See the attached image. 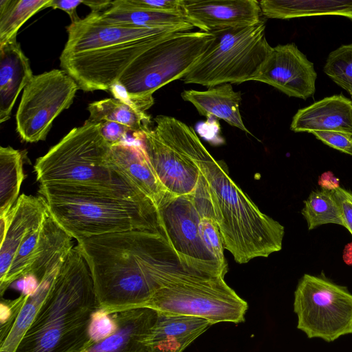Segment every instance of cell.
<instances>
[{
  "instance_id": "obj_1",
  "label": "cell",
  "mask_w": 352,
  "mask_h": 352,
  "mask_svg": "<svg viewBox=\"0 0 352 352\" xmlns=\"http://www.w3.org/2000/svg\"><path fill=\"white\" fill-rule=\"evenodd\" d=\"M77 241L99 308L109 314L144 307L172 272L188 265L160 232L134 230Z\"/></svg>"
},
{
  "instance_id": "obj_2",
  "label": "cell",
  "mask_w": 352,
  "mask_h": 352,
  "mask_svg": "<svg viewBox=\"0 0 352 352\" xmlns=\"http://www.w3.org/2000/svg\"><path fill=\"white\" fill-rule=\"evenodd\" d=\"M68 38L60 65L85 91H109L142 53L173 32L113 23L91 12L67 27Z\"/></svg>"
},
{
  "instance_id": "obj_3",
  "label": "cell",
  "mask_w": 352,
  "mask_h": 352,
  "mask_svg": "<svg viewBox=\"0 0 352 352\" xmlns=\"http://www.w3.org/2000/svg\"><path fill=\"white\" fill-rule=\"evenodd\" d=\"M98 308L89 265L77 245L15 352H81L89 342L91 316Z\"/></svg>"
},
{
  "instance_id": "obj_4",
  "label": "cell",
  "mask_w": 352,
  "mask_h": 352,
  "mask_svg": "<svg viewBox=\"0 0 352 352\" xmlns=\"http://www.w3.org/2000/svg\"><path fill=\"white\" fill-rule=\"evenodd\" d=\"M195 161L205 184L224 248L240 264L282 249L285 228L262 212L201 143Z\"/></svg>"
},
{
  "instance_id": "obj_5",
  "label": "cell",
  "mask_w": 352,
  "mask_h": 352,
  "mask_svg": "<svg viewBox=\"0 0 352 352\" xmlns=\"http://www.w3.org/2000/svg\"><path fill=\"white\" fill-rule=\"evenodd\" d=\"M40 186L108 187L142 193L116 166L100 122L72 129L34 166Z\"/></svg>"
},
{
  "instance_id": "obj_6",
  "label": "cell",
  "mask_w": 352,
  "mask_h": 352,
  "mask_svg": "<svg viewBox=\"0 0 352 352\" xmlns=\"http://www.w3.org/2000/svg\"><path fill=\"white\" fill-rule=\"evenodd\" d=\"M144 307L158 311L201 318L212 324L245 321L248 303L226 283L187 266L173 272Z\"/></svg>"
},
{
  "instance_id": "obj_7",
  "label": "cell",
  "mask_w": 352,
  "mask_h": 352,
  "mask_svg": "<svg viewBox=\"0 0 352 352\" xmlns=\"http://www.w3.org/2000/svg\"><path fill=\"white\" fill-rule=\"evenodd\" d=\"M45 200L54 219L76 240L134 230L161 233L158 210L151 201L114 197Z\"/></svg>"
},
{
  "instance_id": "obj_8",
  "label": "cell",
  "mask_w": 352,
  "mask_h": 352,
  "mask_svg": "<svg viewBox=\"0 0 352 352\" xmlns=\"http://www.w3.org/2000/svg\"><path fill=\"white\" fill-rule=\"evenodd\" d=\"M265 28L261 20L248 27L209 32L214 35L213 41L182 80L185 84L208 87L252 80L272 49L266 38Z\"/></svg>"
},
{
  "instance_id": "obj_9",
  "label": "cell",
  "mask_w": 352,
  "mask_h": 352,
  "mask_svg": "<svg viewBox=\"0 0 352 352\" xmlns=\"http://www.w3.org/2000/svg\"><path fill=\"white\" fill-rule=\"evenodd\" d=\"M213 40L211 32L170 33L135 58L118 81L133 97L154 102L153 94L173 80H182Z\"/></svg>"
},
{
  "instance_id": "obj_10",
  "label": "cell",
  "mask_w": 352,
  "mask_h": 352,
  "mask_svg": "<svg viewBox=\"0 0 352 352\" xmlns=\"http://www.w3.org/2000/svg\"><path fill=\"white\" fill-rule=\"evenodd\" d=\"M153 121L155 127L142 138L149 161L172 195L190 197L200 179L195 155L201 141L192 127L174 117L159 115Z\"/></svg>"
},
{
  "instance_id": "obj_11",
  "label": "cell",
  "mask_w": 352,
  "mask_h": 352,
  "mask_svg": "<svg viewBox=\"0 0 352 352\" xmlns=\"http://www.w3.org/2000/svg\"><path fill=\"white\" fill-rule=\"evenodd\" d=\"M297 328L327 342L352 334V294L324 276L305 274L294 292Z\"/></svg>"
},
{
  "instance_id": "obj_12",
  "label": "cell",
  "mask_w": 352,
  "mask_h": 352,
  "mask_svg": "<svg viewBox=\"0 0 352 352\" xmlns=\"http://www.w3.org/2000/svg\"><path fill=\"white\" fill-rule=\"evenodd\" d=\"M79 87L63 69L34 76L16 113V131L27 142L45 140L56 117L73 103Z\"/></svg>"
},
{
  "instance_id": "obj_13",
  "label": "cell",
  "mask_w": 352,
  "mask_h": 352,
  "mask_svg": "<svg viewBox=\"0 0 352 352\" xmlns=\"http://www.w3.org/2000/svg\"><path fill=\"white\" fill-rule=\"evenodd\" d=\"M162 234L189 267L215 276L228 272L205 245L200 233L201 214L189 197L172 196L157 208Z\"/></svg>"
},
{
  "instance_id": "obj_14",
  "label": "cell",
  "mask_w": 352,
  "mask_h": 352,
  "mask_svg": "<svg viewBox=\"0 0 352 352\" xmlns=\"http://www.w3.org/2000/svg\"><path fill=\"white\" fill-rule=\"evenodd\" d=\"M316 78L314 63L292 43L272 47L252 80L270 85L289 97L307 100L315 94Z\"/></svg>"
},
{
  "instance_id": "obj_15",
  "label": "cell",
  "mask_w": 352,
  "mask_h": 352,
  "mask_svg": "<svg viewBox=\"0 0 352 352\" xmlns=\"http://www.w3.org/2000/svg\"><path fill=\"white\" fill-rule=\"evenodd\" d=\"M181 6L190 23L206 32L248 27L262 20L256 0H181Z\"/></svg>"
},
{
  "instance_id": "obj_16",
  "label": "cell",
  "mask_w": 352,
  "mask_h": 352,
  "mask_svg": "<svg viewBox=\"0 0 352 352\" xmlns=\"http://www.w3.org/2000/svg\"><path fill=\"white\" fill-rule=\"evenodd\" d=\"M116 331L81 352H149L146 340L155 324L157 311L139 307L113 314Z\"/></svg>"
},
{
  "instance_id": "obj_17",
  "label": "cell",
  "mask_w": 352,
  "mask_h": 352,
  "mask_svg": "<svg viewBox=\"0 0 352 352\" xmlns=\"http://www.w3.org/2000/svg\"><path fill=\"white\" fill-rule=\"evenodd\" d=\"M47 210V203L41 195L19 197L12 208L8 230L0 241V281L6 278L20 245L41 225Z\"/></svg>"
},
{
  "instance_id": "obj_18",
  "label": "cell",
  "mask_w": 352,
  "mask_h": 352,
  "mask_svg": "<svg viewBox=\"0 0 352 352\" xmlns=\"http://www.w3.org/2000/svg\"><path fill=\"white\" fill-rule=\"evenodd\" d=\"M111 158L118 169L157 208L173 196L157 177L144 146L126 142L113 145Z\"/></svg>"
},
{
  "instance_id": "obj_19",
  "label": "cell",
  "mask_w": 352,
  "mask_h": 352,
  "mask_svg": "<svg viewBox=\"0 0 352 352\" xmlns=\"http://www.w3.org/2000/svg\"><path fill=\"white\" fill-rule=\"evenodd\" d=\"M294 132L339 131L352 135V100L342 94L324 98L300 109L294 116Z\"/></svg>"
},
{
  "instance_id": "obj_20",
  "label": "cell",
  "mask_w": 352,
  "mask_h": 352,
  "mask_svg": "<svg viewBox=\"0 0 352 352\" xmlns=\"http://www.w3.org/2000/svg\"><path fill=\"white\" fill-rule=\"evenodd\" d=\"M212 325L201 318L157 311L146 344L149 352H183Z\"/></svg>"
},
{
  "instance_id": "obj_21",
  "label": "cell",
  "mask_w": 352,
  "mask_h": 352,
  "mask_svg": "<svg viewBox=\"0 0 352 352\" xmlns=\"http://www.w3.org/2000/svg\"><path fill=\"white\" fill-rule=\"evenodd\" d=\"M29 59L16 39L0 47V122L10 118L16 99L33 78Z\"/></svg>"
},
{
  "instance_id": "obj_22",
  "label": "cell",
  "mask_w": 352,
  "mask_h": 352,
  "mask_svg": "<svg viewBox=\"0 0 352 352\" xmlns=\"http://www.w3.org/2000/svg\"><path fill=\"white\" fill-rule=\"evenodd\" d=\"M72 239L48 208L41 226L34 260L26 276L34 278L39 284L46 276L60 268L74 248Z\"/></svg>"
},
{
  "instance_id": "obj_23",
  "label": "cell",
  "mask_w": 352,
  "mask_h": 352,
  "mask_svg": "<svg viewBox=\"0 0 352 352\" xmlns=\"http://www.w3.org/2000/svg\"><path fill=\"white\" fill-rule=\"evenodd\" d=\"M181 96L193 104L201 115L222 119L230 126L252 134L241 118V92L235 91L230 83L208 87L206 91L184 90Z\"/></svg>"
},
{
  "instance_id": "obj_24",
  "label": "cell",
  "mask_w": 352,
  "mask_h": 352,
  "mask_svg": "<svg viewBox=\"0 0 352 352\" xmlns=\"http://www.w3.org/2000/svg\"><path fill=\"white\" fill-rule=\"evenodd\" d=\"M262 16L289 19L316 16H340L352 21V0H262Z\"/></svg>"
},
{
  "instance_id": "obj_25",
  "label": "cell",
  "mask_w": 352,
  "mask_h": 352,
  "mask_svg": "<svg viewBox=\"0 0 352 352\" xmlns=\"http://www.w3.org/2000/svg\"><path fill=\"white\" fill-rule=\"evenodd\" d=\"M102 12L107 19L118 23L177 32H187L194 28L184 13L138 8L128 4L124 0L112 1L111 6Z\"/></svg>"
},
{
  "instance_id": "obj_26",
  "label": "cell",
  "mask_w": 352,
  "mask_h": 352,
  "mask_svg": "<svg viewBox=\"0 0 352 352\" xmlns=\"http://www.w3.org/2000/svg\"><path fill=\"white\" fill-rule=\"evenodd\" d=\"M60 268L46 276L27 298L6 338L0 342V352H15L47 296Z\"/></svg>"
},
{
  "instance_id": "obj_27",
  "label": "cell",
  "mask_w": 352,
  "mask_h": 352,
  "mask_svg": "<svg viewBox=\"0 0 352 352\" xmlns=\"http://www.w3.org/2000/svg\"><path fill=\"white\" fill-rule=\"evenodd\" d=\"M89 120L96 122H113L128 128L137 137L143 138L150 129V116L116 98H106L89 104Z\"/></svg>"
},
{
  "instance_id": "obj_28",
  "label": "cell",
  "mask_w": 352,
  "mask_h": 352,
  "mask_svg": "<svg viewBox=\"0 0 352 352\" xmlns=\"http://www.w3.org/2000/svg\"><path fill=\"white\" fill-rule=\"evenodd\" d=\"M25 154L11 146L0 148V216L15 204L25 179L23 165Z\"/></svg>"
},
{
  "instance_id": "obj_29",
  "label": "cell",
  "mask_w": 352,
  "mask_h": 352,
  "mask_svg": "<svg viewBox=\"0 0 352 352\" xmlns=\"http://www.w3.org/2000/svg\"><path fill=\"white\" fill-rule=\"evenodd\" d=\"M52 0H0V47L16 39L21 26Z\"/></svg>"
},
{
  "instance_id": "obj_30",
  "label": "cell",
  "mask_w": 352,
  "mask_h": 352,
  "mask_svg": "<svg viewBox=\"0 0 352 352\" xmlns=\"http://www.w3.org/2000/svg\"><path fill=\"white\" fill-rule=\"evenodd\" d=\"M302 214L309 230L329 223L345 227L343 214L333 190L321 188L311 191L304 201Z\"/></svg>"
},
{
  "instance_id": "obj_31",
  "label": "cell",
  "mask_w": 352,
  "mask_h": 352,
  "mask_svg": "<svg viewBox=\"0 0 352 352\" xmlns=\"http://www.w3.org/2000/svg\"><path fill=\"white\" fill-rule=\"evenodd\" d=\"M324 72L352 96V43L342 45L329 53Z\"/></svg>"
},
{
  "instance_id": "obj_32",
  "label": "cell",
  "mask_w": 352,
  "mask_h": 352,
  "mask_svg": "<svg viewBox=\"0 0 352 352\" xmlns=\"http://www.w3.org/2000/svg\"><path fill=\"white\" fill-rule=\"evenodd\" d=\"M199 230L201 239L209 252L223 268L228 270V263L223 253L225 248L214 219L201 215Z\"/></svg>"
},
{
  "instance_id": "obj_33",
  "label": "cell",
  "mask_w": 352,
  "mask_h": 352,
  "mask_svg": "<svg viewBox=\"0 0 352 352\" xmlns=\"http://www.w3.org/2000/svg\"><path fill=\"white\" fill-rule=\"evenodd\" d=\"M116 329L117 324L113 315L98 308L91 316L89 327L90 340L87 347L107 338L113 334Z\"/></svg>"
},
{
  "instance_id": "obj_34",
  "label": "cell",
  "mask_w": 352,
  "mask_h": 352,
  "mask_svg": "<svg viewBox=\"0 0 352 352\" xmlns=\"http://www.w3.org/2000/svg\"><path fill=\"white\" fill-rule=\"evenodd\" d=\"M27 296L21 294L12 300L1 301L0 305V342L3 341L10 332L16 316L24 304Z\"/></svg>"
},
{
  "instance_id": "obj_35",
  "label": "cell",
  "mask_w": 352,
  "mask_h": 352,
  "mask_svg": "<svg viewBox=\"0 0 352 352\" xmlns=\"http://www.w3.org/2000/svg\"><path fill=\"white\" fill-rule=\"evenodd\" d=\"M324 144L352 155V135L339 131H316L312 133Z\"/></svg>"
},
{
  "instance_id": "obj_36",
  "label": "cell",
  "mask_w": 352,
  "mask_h": 352,
  "mask_svg": "<svg viewBox=\"0 0 352 352\" xmlns=\"http://www.w3.org/2000/svg\"><path fill=\"white\" fill-rule=\"evenodd\" d=\"M109 91L111 92L114 98L141 113H146V111L154 104L153 102L145 101L133 97L118 80L111 86Z\"/></svg>"
},
{
  "instance_id": "obj_37",
  "label": "cell",
  "mask_w": 352,
  "mask_h": 352,
  "mask_svg": "<svg viewBox=\"0 0 352 352\" xmlns=\"http://www.w3.org/2000/svg\"><path fill=\"white\" fill-rule=\"evenodd\" d=\"M131 6L170 12L184 13L181 0H124Z\"/></svg>"
},
{
  "instance_id": "obj_38",
  "label": "cell",
  "mask_w": 352,
  "mask_h": 352,
  "mask_svg": "<svg viewBox=\"0 0 352 352\" xmlns=\"http://www.w3.org/2000/svg\"><path fill=\"white\" fill-rule=\"evenodd\" d=\"M100 127L103 137L111 146L125 142L127 133L131 131L126 126L113 122H101Z\"/></svg>"
},
{
  "instance_id": "obj_39",
  "label": "cell",
  "mask_w": 352,
  "mask_h": 352,
  "mask_svg": "<svg viewBox=\"0 0 352 352\" xmlns=\"http://www.w3.org/2000/svg\"><path fill=\"white\" fill-rule=\"evenodd\" d=\"M333 191L343 214L344 228L352 235V192L342 187H339Z\"/></svg>"
},
{
  "instance_id": "obj_40",
  "label": "cell",
  "mask_w": 352,
  "mask_h": 352,
  "mask_svg": "<svg viewBox=\"0 0 352 352\" xmlns=\"http://www.w3.org/2000/svg\"><path fill=\"white\" fill-rule=\"evenodd\" d=\"M82 2L83 0H52L50 7L67 12L71 19V23H73L80 19L76 13V8Z\"/></svg>"
},
{
  "instance_id": "obj_41",
  "label": "cell",
  "mask_w": 352,
  "mask_h": 352,
  "mask_svg": "<svg viewBox=\"0 0 352 352\" xmlns=\"http://www.w3.org/2000/svg\"><path fill=\"white\" fill-rule=\"evenodd\" d=\"M318 184L322 188L328 190H335L340 187V180L331 171L323 173L318 178Z\"/></svg>"
},
{
  "instance_id": "obj_42",
  "label": "cell",
  "mask_w": 352,
  "mask_h": 352,
  "mask_svg": "<svg viewBox=\"0 0 352 352\" xmlns=\"http://www.w3.org/2000/svg\"><path fill=\"white\" fill-rule=\"evenodd\" d=\"M112 1L98 0V1H83L82 3L89 7L91 12H100L102 10H107L111 6Z\"/></svg>"
},
{
  "instance_id": "obj_43",
  "label": "cell",
  "mask_w": 352,
  "mask_h": 352,
  "mask_svg": "<svg viewBox=\"0 0 352 352\" xmlns=\"http://www.w3.org/2000/svg\"><path fill=\"white\" fill-rule=\"evenodd\" d=\"M351 100H352V96H351Z\"/></svg>"
}]
</instances>
